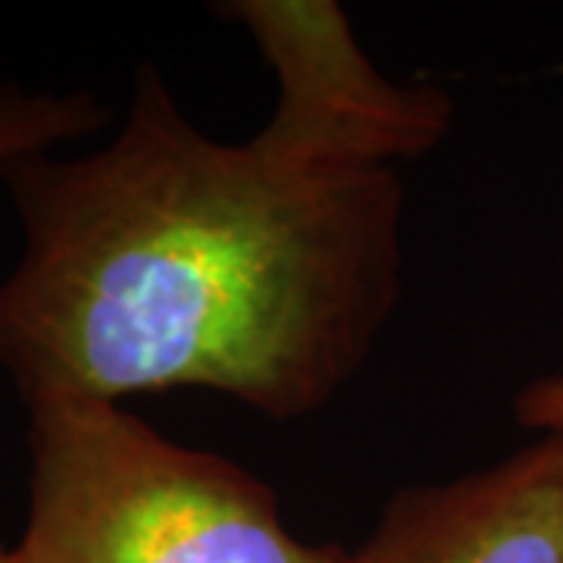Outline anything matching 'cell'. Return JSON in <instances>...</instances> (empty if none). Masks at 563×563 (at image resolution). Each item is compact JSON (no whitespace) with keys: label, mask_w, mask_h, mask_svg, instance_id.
Segmentation results:
<instances>
[{"label":"cell","mask_w":563,"mask_h":563,"mask_svg":"<svg viewBox=\"0 0 563 563\" xmlns=\"http://www.w3.org/2000/svg\"><path fill=\"white\" fill-rule=\"evenodd\" d=\"M113 122L110 107L91 91H44L0 85V166L98 135Z\"/></svg>","instance_id":"5"},{"label":"cell","mask_w":563,"mask_h":563,"mask_svg":"<svg viewBox=\"0 0 563 563\" xmlns=\"http://www.w3.org/2000/svg\"><path fill=\"white\" fill-rule=\"evenodd\" d=\"M347 563H563V432L461 479L401 488Z\"/></svg>","instance_id":"4"},{"label":"cell","mask_w":563,"mask_h":563,"mask_svg":"<svg viewBox=\"0 0 563 563\" xmlns=\"http://www.w3.org/2000/svg\"><path fill=\"white\" fill-rule=\"evenodd\" d=\"M0 563H25V561H22V554L16 544H7L3 539H0Z\"/></svg>","instance_id":"7"},{"label":"cell","mask_w":563,"mask_h":563,"mask_svg":"<svg viewBox=\"0 0 563 563\" xmlns=\"http://www.w3.org/2000/svg\"><path fill=\"white\" fill-rule=\"evenodd\" d=\"M22 254L0 373L22 407L207 388L269 420L322 410L401 301L398 169L301 166L203 135L144 63L117 135L0 166Z\"/></svg>","instance_id":"1"},{"label":"cell","mask_w":563,"mask_h":563,"mask_svg":"<svg viewBox=\"0 0 563 563\" xmlns=\"http://www.w3.org/2000/svg\"><path fill=\"white\" fill-rule=\"evenodd\" d=\"M225 16L247 29L276 73L279 98L254 141L301 166L398 169L442 144L454 101L439 85H398L363 54L332 0H235Z\"/></svg>","instance_id":"3"},{"label":"cell","mask_w":563,"mask_h":563,"mask_svg":"<svg viewBox=\"0 0 563 563\" xmlns=\"http://www.w3.org/2000/svg\"><path fill=\"white\" fill-rule=\"evenodd\" d=\"M25 410V563H347L288 532L276 492L239 463L176 444L120 404Z\"/></svg>","instance_id":"2"},{"label":"cell","mask_w":563,"mask_h":563,"mask_svg":"<svg viewBox=\"0 0 563 563\" xmlns=\"http://www.w3.org/2000/svg\"><path fill=\"white\" fill-rule=\"evenodd\" d=\"M514 413L520 426L542 435L563 432V376H548L526 385L514 401Z\"/></svg>","instance_id":"6"}]
</instances>
